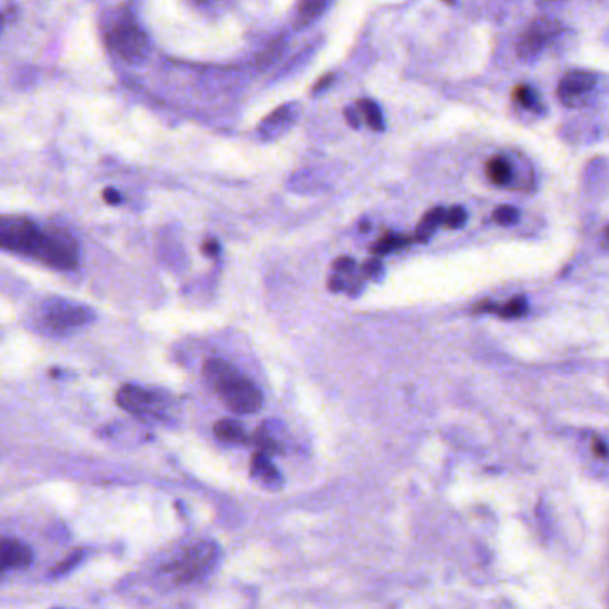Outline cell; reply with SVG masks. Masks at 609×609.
I'll return each mask as SVG.
<instances>
[{
    "label": "cell",
    "mask_w": 609,
    "mask_h": 609,
    "mask_svg": "<svg viewBox=\"0 0 609 609\" xmlns=\"http://www.w3.org/2000/svg\"><path fill=\"white\" fill-rule=\"evenodd\" d=\"M559 33V24L554 18H538L529 26L517 45L518 56L531 59L542 52L545 43Z\"/></svg>",
    "instance_id": "obj_7"
},
{
    "label": "cell",
    "mask_w": 609,
    "mask_h": 609,
    "mask_svg": "<svg viewBox=\"0 0 609 609\" xmlns=\"http://www.w3.org/2000/svg\"><path fill=\"white\" fill-rule=\"evenodd\" d=\"M408 236H401V234H386L383 236L381 240H377L374 245H372V249L370 252L374 254V256H386V254H390V252L399 251L402 247H406L409 245Z\"/></svg>",
    "instance_id": "obj_15"
},
{
    "label": "cell",
    "mask_w": 609,
    "mask_h": 609,
    "mask_svg": "<svg viewBox=\"0 0 609 609\" xmlns=\"http://www.w3.org/2000/svg\"><path fill=\"white\" fill-rule=\"evenodd\" d=\"M486 177L492 181L493 184H508L511 179V167H509L508 161L504 158H492L486 163Z\"/></svg>",
    "instance_id": "obj_16"
},
{
    "label": "cell",
    "mask_w": 609,
    "mask_h": 609,
    "mask_svg": "<svg viewBox=\"0 0 609 609\" xmlns=\"http://www.w3.org/2000/svg\"><path fill=\"white\" fill-rule=\"evenodd\" d=\"M297 109H299V106H295V104H286V106L277 108L270 117L263 120V124L259 126V133L263 134L268 140L277 138L283 131L292 127L295 118H297Z\"/></svg>",
    "instance_id": "obj_11"
},
{
    "label": "cell",
    "mask_w": 609,
    "mask_h": 609,
    "mask_svg": "<svg viewBox=\"0 0 609 609\" xmlns=\"http://www.w3.org/2000/svg\"><path fill=\"white\" fill-rule=\"evenodd\" d=\"M361 272L367 279L372 281H379L383 277V263L379 259H368L363 265H361Z\"/></svg>",
    "instance_id": "obj_23"
},
{
    "label": "cell",
    "mask_w": 609,
    "mask_h": 609,
    "mask_svg": "<svg viewBox=\"0 0 609 609\" xmlns=\"http://www.w3.org/2000/svg\"><path fill=\"white\" fill-rule=\"evenodd\" d=\"M513 101L517 102L518 106H522V108L534 109L538 104V97H536V93L531 86L518 84L517 88L513 90Z\"/></svg>",
    "instance_id": "obj_20"
},
{
    "label": "cell",
    "mask_w": 609,
    "mask_h": 609,
    "mask_svg": "<svg viewBox=\"0 0 609 609\" xmlns=\"http://www.w3.org/2000/svg\"><path fill=\"white\" fill-rule=\"evenodd\" d=\"M329 290H331V292H342L343 283L340 281V279H338V276H334L329 279Z\"/></svg>",
    "instance_id": "obj_31"
},
{
    "label": "cell",
    "mask_w": 609,
    "mask_h": 609,
    "mask_svg": "<svg viewBox=\"0 0 609 609\" xmlns=\"http://www.w3.org/2000/svg\"><path fill=\"white\" fill-rule=\"evenodd\" d=\"M202 252L209 256V258H215L218 256V252H220V243L217 240H206V242L202 243Z\"/></svg>",
    "instance_id": "obj_26"
},
{
    "label": "cell",
    "mask_w": 609,
    "mask_h": 609,
    "mask_svg": "<svg viewBox=\"0 0 609 609\" xmlns=\"http://www.w3.org/2000/svg\"><path fill=\"white\" fill-rule=\"evenodd\" d=\"M117 404L136 417L158 415L159 406H161L158 395H154L140 386H134V384H126L118 390Z\"/></svg>",
    "instance_id": "obj_8"
},
{
    "label": "cell",
    "mask_w": 609,
    "mask_h": 609,
    "mask_svg": "<svg viewBox=\"0 0 609 609\" xmlns=\"http://www.w3.org/2000/svg\"><path fill=\"white\" fill-rule=\"evenodd\" d=\"M443 217H445V209L443 208H433L431 211H427L424 218L418 222L417 231H415L417 242H429L433 238V234L436 233L438 226L442 224Z\"/></svg>",
    "instance_id": "obj_13"
},
{
    "label": "cell",
    "mask_w": 609,
    "mask_h": 609,
    "mask_svg": "<svg viewBox=\"0 0 609 609\" xmlns=\"http://www.w3.org/2000/svg\"><path fill=\"white\" fill-rule=\"evenodd\" d=\"M326 2H318V0H306L299 6V20L297 27L309 26L317 20L324 11H326Z\"/></svg>",
    "instance_id": "obj_18"
},
{
    "label": "cell",
    "mask_w": 609,
    "mask_h": 609,
    "mask_svg": "<svg viewBox=\"0 0 609 609\" xmlns=\"http://www.w3.org/2000/svg\"><path fill=\"white\" fill-rule=\"evenodd\" d=\"M83 558V552L77 551L76 554H72L70 558L65 559L63 563H59L58 567L54 568V576H58V574H67L70 568L76 567L77 563H79V559Z\"/></svg>",
    "instance_id": "obj_24"
},
{
    "label": "cell",
    "mask_w": 609,
    "mask_h": 609,
    "mask_svg": "<svg viewBox=\"0 0 609 609\" xmlns=\"http://www.w3.org/2000/svg\"><path fill=\"white\" fill-rule=\"evenodd\" d=\"M474 311H481V313H484V311H499V308H497V306H495V304H492V302L490 301H484L483 304H479V306H476V308H474Z\"/></svg>",
    "instance_id": "obj_32"
},
{
    "label": "cell",
    "mask_w": 609,
    "mask_h": 609,
    "mask_svg": "<svg viewBox=\"0 0 609 609\" xmlns=\"http://www.w3.org/2000/svg\"><path fill=\"white\" fill-rule=\"evenodd\" d=\"M252 474L258 477V479L267 481V483H276V481H279V472H277L276 467L272 465L270 456L263 454V452L258 451L254 454V458H252Z\"/></svg>",
    "instance_id": "obj_14"
},
{
    "label": "cell",
    "mask_w": 609,
    "mask_h": 609,
    "mask_svg": "<svg viewBox=\"0 0 609 609\" xmlns=\"http://www.w3.org/2000/svg\"><path fill=\"white\" fill-rule=\"evenodd\" d=\"M204 377L227 408L236 415H252L263 406V393L258 386L224 359L206 361Z\"/></svg>",
    "instance_id": "obj_1"
},
{
    "label": "cell",
    "mask_w": 609,
    "mask_h": 609,
    "mask_svg": "<svg viewBox=\"0 0 609 609\" xmlns=\"http://www.w3.org/2000/svg\"><path fill=\"white\" fill-rule=\"evenodd\" d=\"M334 76L322 77L317 84H315V88H313V93L322 92V90H326L327 84L333 83Z\"/></svg>",
    "instance_id": "obj_30"
},
{
    "label": "cell",
    "mask_w": 609,
    "mask_h": 609,
    "mask_svg": "<svg viewBox=\"0 0 609 609\" xmlns=\"http://www.w3.org/2000/svg\"><path fill=\"white\" fill-rule=\"evenodd\" d=\"M443 224L449 227V229H461V227L467 224V211L461 208V206H454L449 211H445Z\"/></svg>",
    "instance_id": "obj_22"
},
{
    "label": "cell",
    "mask_w": 609,
    "mask_h": 609,
    "mask_svg": "<svg viewBox=\"0 0 609 609\" xmlns=\"http://www.w3.org/2000/svg\"><path fill=\"white\" fill-rule=\"evenodd\" d=\"M45 322L52 329L67 331L74 327H81L93 320V311L81 304L68 301H52L45 308Z\"/></svg>",
    "instance_id": "obj_6"
},
{
    "label": "cell",
    "mask_w": 609,
    "mask_h": 609,
    "mask_svg": "<svg viewBox=\"0 0 609 609\" xmlns=\"http://www.w3.org/2000/svg\"><path fill=\"white\" fill-rule=\"evenodd\" d=\"M106 43L109 51L127 63L142 61L149 49L147 36L133 17L122 18L117 26L106 34Z\"/></svg>",
    "instance_id": "obj_4"
},
{
    "label": "cell",
    "mask_w": 609,
    "mask_h": 609,
    "mask_svg": "<svg viewBox=\"0 0 609 609\" xmlns=\"http://www.w3.org/2000/svg\"><path fill=\"white\" fill-rule=\"evenodd\" d=\"M493 220L499 224V226H515L518 220H520V213L517 208L513 206H501V208L493 211Z\"/></svg>",
    "instance_id": "obj_21"
},
{
    "label": "cell",
    "mask_w": 609,
    "mask_h": 609,
    "mask_svg": "<svg viewBox=\"0 0 609 609\" xmlns=\"http://www.w3.org/2000/svg\"><path fill=\"white\" fill-rule=\"evenodd\" d=\"M595 83H597V76L592 72L572 70L559 81V99L568 106H576V101H581L586 97V93L592 92Z\"/></svg>",
    "instance_id": "obj_9"
},
{
    "label": "cell",
    "mask_w": 609,
    "mask_h": 609,
    "mask_svg": "<svg viewBox=\"0 0 609 609\" xmlns=\"http://www.w3.org/2000/svg\"><path fill=\"white\" fill-rule=\"evenodd\" d=\"M104 201L111 204V206H115V204H120L122 202V197H120V193L117 190H113V188H108V190H104Z\"/></svg>",
    "instance_id": "obj_27"
},
{
    "label": "cell",
    "mask_w": 609,
    "mask_h": 609,
    "mask_svg": "<svg viewBox=\"0 0 609 609\" xmlns=\"http://www.w3.org/2000/svg\"><path fill=\"white\" fill-rule=\"evenodd\" d=\"M358 108L368 126L372 127L374 131H383V115L376 102L370 101V99H359Z\"/></svg>",
    "instance_id": "obj_17"
},
{
    "label": "cell",
    "mask_w": 609,
    "mask_h": 609,
    "mask_svg": "<svg viewBox=\"0 0 609 609\" xmlns=\"http://www.w3.org/2000/svg\"><path fill=\"white\" fill-rule=\"evenodd\" d=\"M213 431H215V436L220 442L233 443V445L249 442V436L245 433L242 424H238L236 420H231V418L218 420L213 427Z\"/></svg>",
    "instance_id": "obj_12"
},
{
    "label": "cell",
    "mask_w": 609,
    "mask_h": 609,
    "mask_svg": "<svg viewBox=\"0 0 609 609\" xmlns=\"http://www.w3.org/2000/svg\"><path fill=\"white\" fill-rule=\"evenodd\" d=\"M334 270L336 272H342V274H349L354 270V259L347 258V256H343V258H338L334 261Z\"/></svg>",
    "instance_id": "obj_25"
},
{
    "label": "cell",
    "mask_w": 609,
    "mask_h": 609,
    "mask_svg": "<svg viewBox=\"0 0 609 609\" xmlns=\"http://www.w3.org/2000/svg\"><path fill=\"white\" fill-rule=\"evenodd\" d=\"M593 452L599 456V458H606V445L599 438L593 440Z\"/></svg>",
    "instance_id": "obj_28"
},
{
    "label": "cell",
    "mask_w": 609,
    "mask_h": 609,
    "mask_svg": "<svg viewBox=\"0 0 609 609\" xmlns=\"http://www.w3.org/2000/svg\"><path fill=\"white\" fill-rule=\"evenodd\" d=\"M218 549L215 543L204 542L192 547L177 561L172 572L179 583H190L204 576L213 567L217 559Z\"/></svg>",
    "instance_id": "obj_5"
},
{
    "label": "cell",
    "mask_w": 609,
    "mask_h": 609,
    "mask_svg": "<svg viewBox=\"0 0 609 609\" xmlns=\"http://www.w3.org/2000/svg\"><path fill=\"white\" fill-rule=\"evenodd\" d=\"M345 118H347V122H349V124H351V126L354 127V129H358L359 120H358V115H356V111H354V109H351V108L345 109Z\"/></svg>",
    "instance_id": "obj_29"
},
{
    "label": "cell",
    "mask_w": 609,
    "mask_h": 609,
    "mask_svg": "<svg viewBox=\"0 0 609 609\" xmlns=\"http://www.w3.org/2000/svg\"><path fill=\"white\" fill-rule=\"evenodd\" d=\"M45 231L26 217H0V249L36 258L42 247Z\"/></svg>",
    "instance_id": "obj_2"
},
{
    "label": "cell",
    "mask_w": 609,
    "mask_h": 609,
    "mask_svg": "<svg viewBox=\"0 0 609 609\" xmlns=\"http://www.w3.org/2000/svg\"><path fill=\"white\" fill-rule=\"evenodd\" d=\"M34 259L56 270H76L79 267V245L65 229H51L45 231L42 247Z\"/></svg>",
    "instance_id": "obj_3"
},
{
    "label": "cell",
    "mask_w": 609,
    "mask_h": 609,
    "mask_svg": "<svg viewBox=\"0 0 609 609\" xmlns=\"http://www.w3.org/2000/svg\"><path fill=\"white\" fill-rule=\"evenodd\" d=\"M33 552L31 549L18 540L0 538V576L6 574L8 570H22L31 565Z\"/></svg>",
    "instance_id": "obj_10"
},
{
    "label": "cell",
    "mask_w": 609,
    "mask_h": 609,
    "mask_svg": "<svg viewBox=\"0 0 609 609\" xmlns=\"http://www.w3.org/2000/svg\"><path fill=\"white\" fill-rule=\"evenodd\" d=\"M526 313V297H515V299H511L508 304H504L502 308H499V317L509 318V320H513V318L524 317Z\"/></svg>",
    "instance_id": "obj_19"
},
{
    "label": "cell",
    "mask_w": 609,
    "mask_h": 609,
    "mask_svg": "<svg viewBox=\"0 0 609 609\" xmlns=\"http://www.w3.org/2000/svg\"><path fill=\"white\" fill-rule=\"evenodd\" d=\"M2 22H4V18H2V15H0V29H2Z\"/></svg>",
    "instance_id": "obj_33"
}]
</instances>
